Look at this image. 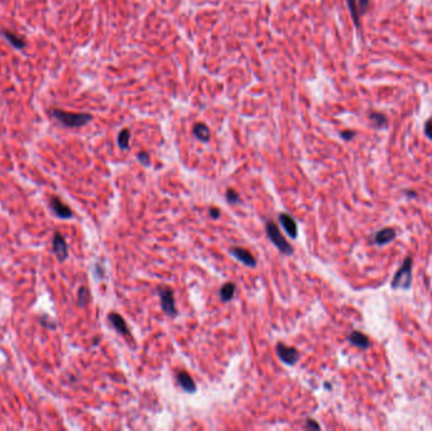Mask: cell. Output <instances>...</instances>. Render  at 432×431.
Here are the masks:
<instances>
[{
  "instance_id": "1",
  "label": "cell",
  "mask_w": 432,
  "mask_h": 431,
  "mask_svg": "<svg viewBox=\"0 0 432 431\" xmlns=\"http://www.w3.org/2000/svg\"><path fill=\"white\" fill-rule=\"evenodd\" d=\"M50 114L52 118L67 128L85 127L92 120V115L87 113H71L62 109H52Z\"/></svg>"
},
{
  "instance_id": "2",
  "label": "cell",
  "mask_w": 432,
  "mask_h": 431,
  "mask_svg": "<svg viewBox=\"0 0 432 431\" xmlns=\"http://www.w3.org/2000/svg\"><path fill=\"white\" fill-rule=\"evenodd\" d=\"M266 231L267 235L270 238V242L277 247L281 253L286 254V256H292L293 254V248L292 245L284 239V236L282 235L281 230L278 229V227L274 224L273 222H268L266 224Z\"/></svg>"
},
{
  "instance_id": "3",
  "label": "cell",
  "mask_w": 432,
  "mask_h": 431,
  "mask_svg": "<svg viewBox=\"0 0 432 431\" xmlns=\"http://www.w3.org/2000/svg\"><path fill=\"white\" fill-rule=\"evenodd\" d=\"M412 284V258L407 257L400 269L396 272L393 281H392V287L393 288H409Z\"/></svg>"
},
{
  "instance_id": "4",
  "label": "cell",
  "mask_w": 432,
  "mask_h": 431,
  "mask_svg": "<svg viewBox=\"0 0 432 431\" xmlns=\"http://www.w3.org/2000/svg\"><path fill=\"white\" fill-rule=\"evenodd\" d=\"M158 295H160V298H161V306H162V310L164 311V313H166L168 316L177 315L173 291H172L169 287L162 286L158 288Z\"/></svg>"
},
{
  "instance_id": "5",
  "label": "cell",
  "mask_w": 432,
  "mask_h": 431,
  "mask_svg": "<svg viewBox=\"0 0 432 431\" xmlns=\"http://www.w3.org/2000/svg\"><path fill=\"white\" fill-rule=\"evenodd\" d=\"M275 353L278 355L279 359L286 363L287 366L296 364L299 359V351L293 346H288L283 343H277L275 345Z\"/></svg>"
},
{
  "instance_id": "6",
  "label": "cell",
  "mask_w": 432,
  "mask_h": 431,
  "mask_svg": "<svg viewBox=\"0 0 432 431\" xmlns=\"http://www.w3.org/2000/svg\"><path fill=\"white\" fill-rule=\"evenodd\" d=\"M229 252L235 259L239 260L240 263H243L244 266L250 267V268H254L257 266V260H255L254 256L248 249H244L242 247H231Z\"/></svg>"
},
{
  "instance_id": "7",
  "label": "cell",
  "mask_w": 432,
  "mask_h": 431,
  "mask_svg": "<svg viewBox=\"0 0 432 431\" xmlns=\"http://www.w3.org/2000/svg\"><path fill=\"white\" fill-rule=\"evenodd\" d=\"M52 245H54V254H56L57 259H58L59 262H65L68 257V249H67V243H66L62 234L58 233V231L54 233Z\"/></svg>"
},
{
  "instance_id": "8",
  "label": "cell",
  "mask_w": 432,
  "mask_h": 431,
  "mask_svg": "<svg viewBox=\"0 0 432 431\" xmlns=\"http://www.w3.org/2000/svg\"><path fill=\"white\" fill-rule=\"evenodd\" d=\"M50 206L52 209L54 214H56L58 218L61 219H70L74 216V213H72V210L67 206L66 204H63L62 200L59 198H56V196H52L50 200Z\"/></svg>"
},
{
  "instance_id": "9",
  "label": "cell",
  "mask_w": 432,
  "mask_h": 431,
  "mask_svg": "<svg viewBox=\"0 0 432 431\" xmlns=\"http://www.w3.org/2000/svg\"><path fill=\"white\" fill-rule=\"evenodd\" d=\"M278 219L282 228L286 230V233L288 234V236H290L291 239H296L298 230H297V224L296 222H295V219H293L290 214H286V213L279 214Z\"/></svg>"
},
{
  "instance_id": "10",
  "label": "cell",
  "mask_w": 432,
  "mask_h": 431,
  "mask_svg": "<svg viewBox=\"0 0 432 431\" xmlns=\"http://www.w3.org/2000/svg\"><path fill=\"white\" fill-rule=\"evenodd\" d=\"M109 321L111 322V325L114 326L118 333H120L122 335H127V337H131V331H129V328H128L127 322L125 320L123 319L122 316L119 315L116 313H111L109 315Z\"/></svg>"
},
{
  "instance_id": "11",
  "label": "cell",
  "mask_w": 432,
  "mask_h": 431,
  "mask_svg": "<svg viewBox=\"0 0 432 431\" xmlns=\"http://www.w3.org/2000/svg\"><path fill=\"white\" fill-rule=\"evenodd\" d=\"M394 238H396V230L393 228H384V229L377 231V234L374 235V242L378 245H384L391 243Z\"/></svg>"
},
{
  "instance_id": "12",
  "label": "cell",
  "mask_w": 432,
  "mask_h": 431,
  "mask_svg": "<svg viewBox=\"0 0 432 431\" xmlns=\"http://www.w3.org/2000/svg\"><path fill=\"white\" fill-rule=\"evenodd\" d=\"M177 382L181 386V388L187 393L196 392V384L191 375L187 372H178L177 373Z\"/></svg>"
},
{
  "instance_id": "13",
  "label": "cell",
  "mask_w": 432,
  "mask_h": 431,
  "mask_svg": "<svg viewBox=\"0 0 432 431\" xmlns=\"http://www.w3.org/2000/svg\"><path fill=\"white\" fill-rule=\"evenodd\" d=\"M348 340L351 343L352 345L358 346L360 349H368L370 346V340L369 338L365 335V334L360 333V331H351L349 337H348Z\"/></svg>"
},
{
  "instance_id": "14",
  "label": "cell",
  "mask_w": 432,
  "mask_h": 431,
  "mask_svg": "<svg viewBox=\"0 0 432 431\" xmlns=\"http://www.w3.org/2000/svg\"><path fill=\"white\" fill-rule=\"evenodd\" d=\"M0 33H1V36H3L4 38L6 39V41L9 42L10 46H13L15 50H24V48H26V46H27L26 41H24L22 37L17 36V34L9 32V30H1Z\"/></svg>"
},
{
  "instance_id": "15",
  "label": "cell",
  "mask_w": 432,
  "mask_h": 431,
  "mask_svg": "<svg viewBox=\"0 0 432 431\" xmlns=\"http://www.w3.org/2000/svg\"><path fill=\"white\" fill-rule=\"evenodd\" d=\"M192 132H193V136L202 143H206L210 141V129L209 127L202 123H197V124L193 125L192 128Z\"/></svg>"
},
{
  "instance_id": "16",
  "label": "cell",
  "mask_w": 432,
  "mask_h": 431,
  "mask_svg": "<svg viewBox=\"0 0 432 431\" xmlns=\"http://www.w3.org/2000/svg\"><path fill=\"white\" fill-rule=\"evenodd\" d=\"M235 291H237V286H235L233 282H226L225 285H222V287L220 288V297L224 302L230 301L231 298L234 297Z\"/></svg>"
},
{
  "instance_id": "17",
  "label": "cell",
  "mask_w": 432,
  "mask_h": 431,
  "mask_svg": "<svg viewBox=\"0 0 432 431\" xmlns=\"http://www.w3.org/2000/svg\"><path fill=\"white\" fill-rule=\"evenodd\" d=\"M348 8H349L350 15H351L352 22L355 24V27L360 28V14L358 10V0H347Z\"/></svg>"
},
{
  "instance_id": "18",
  "label": "cell",
  "mask_w": 432,
  "mask_h": 431,
  "mask_svg": "<svg viewBox=\"0 0 432 431\" xmlns=\"http://www.w3.org/2000/svg\"><path fill=\"white\" fill-rule=\"evenodd\" d=\"M129 143H131V130L125 128V129L120 130V133L118 134V145L123 151H128Z\"/></svg>"
},
{
  "instance_id": "19",
  "label": "cell",
  "mask_w": 432,
  "mask_h": 431,
  "mask_svg": "<svg viewBox=\"0 0 432 431\" xmlns=\"http://www.w3.org/2000/svg\"><path fill=\"white\" fill-rule=\"evenodd\" d=\"M370 120L373 121V124L376 125V128L378 129H382V128H385L388 125V118L385 114L383 113H372L369 115Z\"/></svg>"
},
{
  "instance_id": "20",
  "label": "cell",
  "mask_w": 432,
  "mask_h": 431,
  "mask_svg": "<svg viewBox=\"0 0 432 431\" xmlns=\"http://www.w3.org/2000/svg\"><path fill=\"white\" fill-rule=\"evenodd\" d=\"M90 291L86 287H80L79 292H77V305L79 307H85L90 301Z\"/></svg>"
},
{
  "instance_id": "21",
  "label": "cell",
  "mask_w": 432,
  "mask_h": 431,
  "mask_svg": "<svg viewBox=\"0 0 432 431\" xmlns=\"http://www.w3.org/2000/svg\"><path fill=\"white\" fill-rule=\"evenodd\" d=\"M226 201H228L229 204L234 205V204H239L240 202V196L235 190L233 189H229L226 191Z\"/></svg>"
},
{
  "instance_id": "22",
  "label": "cell",
  "mask_w": 432,
  "mask_h": 431,
  "mask_svg": "<svg viewBox=\"0 0 432 431\" xmlns=\"http://www.w3.org/2000/svg\"><path fill=\"white\" fill-rule=\"evenodd\" d=\"M136 158L142 163L143 166H149L151 165V158H149V154L147 152H139L136 154Z\"/></svg>"
},
{
  "instance_id": "23",
  "label": "cell",
  "mask_w": 432,
  "mask_h": 431,
  "mask_svg": "<svg viewBox=\"0 0 432 431\" xmlns=\"http://www.w3.org/2000/svg\"><path fill=\"white\" fill-rule=\"evenodd\" d=\"M369 8V0H358V10L359 14H365Z\"/></svg>"
},
{
  "instance_id": "24",
  "label": "cell",
  "mask_w": 432,
  "mask_h": 431,
  "mask_svg": "<svg viewBox=\"0 0 432 431\" xmlns=\"http://www.w3.org/2000/svg\"><path fill=\"white\" fill-rule=\"evenodd\" d=\"M305 429H307V430H320V429H321V426H320L319 424L315 421V420L308 419V420H306Z\"/></svg>"
},
{
  "instance_id": "25",
  "label": "cell",
  "mask_w": 432,
  "mask_h": 431,
  "mask_svg": "<svg viewBox=\"0 0 432 431\" xmlns=\"http://www.w3.org/2000/svg\"><path fill=\"white\" fill-rule=\"evenodd\" d=\"M425 134L432 141V119H429L425 124Z\"/></svg>"
},
{
  "instance_id": "26",
  "label": "cell",
  "mask_w": 432,
  "mask_h": 431,
  "mask_svg": "<svg viewBox=\"0 0 432 431\" xmlns=\"http://www.w3.org/2000/svg\"><path fill=\"white\" fill-rule=\"evenodd\" d=\"M340 136L344 141H351V139L355 137V133L351 132V130H345V132H341Z\"/></svg>"
},
{
  "instance_id": "27",
  "label": "cell",
  "mask_w": 432,
  "mask_h": 431,
  "mask_svg": "<svg viewBox=\"0 0 432 431\" xmlns=\"http://www.w3.org/2000/svg\"><path fill=\"white\" fill-rule=\"evenodd\" d=\"M209 214H210V216L213 219H219L220 215H221V214H220V210L217 209V207H210Z\"/></svg>"
}]
</instances>
